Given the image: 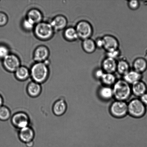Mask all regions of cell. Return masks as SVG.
I'll use <instances>...</instances> for the list:
<instances>
[{"mask_svg": "<svg viewBox=\"0 0 147 147\" xmlns=\"http://www.w3.org/2000/svg\"><path fill=\"white\" fill-rule=\"evenodd\" d=\"M12 114L11 110L5 106H3L0 107V121L5 122L11 119Z\"/></svg>", "mask_w": 147, "mask_h": 147, "instance_id": "484cf974", "label": "cell"}, {"mask_svg": "<svg viewBox=\"0 0 147 147\" xmlns=\"http://www.w3.org/2000/svg\"><path fill=\"white\" fill-rule=\"evenodd\" d=\"M26 17L36 25L42 21L43 16L42 13L39 9L34 8L29 10Z\"/></svg>", "mask_w": 147, "mask_h": 147, "instance_id": "ac0fdd59", "label": "cell"}, {"mask_svg": "<svg viewBox=\"0 0 147 147\" xmlns=\"http://www.w3.org/2000/svg\"><path fill=\"white\" fill-rule=\"evenodd\" d=\"M11 121L14 127L19 129L30 126L29 116L25 112L22 111L11 112Z\"/></svg>", "mask_w": 147, "mask_h": 147, "instance_id": "8992f818", "label": "cell"}, {"mask_svg": "<svg viewBox=\"0 0 147 147\" xmlns=\"http://www.w3.org/2000/svg\"><path fill=\"white\" fill-rule=\"evenodd\" d=\"M78 38L83 40L90 38L93 34V28L88 22L82 20L76 24V27Z\"/></svg>", "mask_w": 147, "mask_h": 147, "instance_id": "52a82bcc", "label": "cell"}, {"mask_svg": "<svg viewBox=\"0 0 147 147\" xmlns=\"http://www.w3.org/2000/svg\"><path fill=\"white\" fill-rule=\"evenodd\" d=\"M111 114L115 118L121 119L128 114V103L124 101L115 100L109 107Z\"/></svg>", "mask_w": 147, "mask_h": 147, "instance_id": "5b68a950", "label": "cell"}, {"mask_svg": "<svg viewBox=\"0 0 147 147\" xmlns=\"http://www.w3.org/2000/svg\"><path fill=\"white\" fill-rule=\"evenodd\" d=\"M50 51L48 47L44 45L38 46L34 49L33 59L36 62H44L48 59Z\"/></svg>", "mask_w": 147, "mask_h": 147, "instance_id": "9c48e42d", "label": "cell"}, {"mask_svg": "<svg viewBox=\"0 0 147 147\" xmlns=\"http://www.w3.org/2000/svg\"><path fill=\"white\" fill-rule=\"evenodd\" d=\"M98 94L103 100H109L113 98V89L110 86H102L99 89Z\"/></svg>", "mask_w": 147, "mask_h": 147, "instance_id": "ffe728a7", "label": "cell"}, {"mask_svg": "<svg viewBox=\"0 0 147 147\" xmlns=\"http://www.w3.org/2000/svg\"><path fill=\"white\" fill-rule=\"evenodd\" d=\"M50 23L55 32L65 29L67 28L68 22L66 17L59 14L54 17Z\"/></svg>", "mask_w": 147, "mask_h": 147, "instance_id": "7c38bea8", "label": "cell"}, {"mask_svg": "<svg viewBox=\"0 0 147 147\" xmlns=\"http://www.w3.org/2000/svg\"><path fill=\"white\" fill-rule=\"evenodd\" d=\"M117 66L116 60L107 57L102 63V69L106 73L113 74L116 71Z\"/></svg>", "mask_w": 147, "mask_h": 147, "instance_id": "9a60e30c", "label": "cell"}, {"mask_svg": "<svg viewBox=\"0 0 147 147\" xmlns=\"http://www.w3.org/2000/svg\"><path fill=\"white\" fill-rule=\"evenodd\" d=\"M139 1H128V5L129 8L132 10H136L138 9L140 7Z\"/></svg>", "mask_w": 147, "mask_h": 147, "instance_id": "f546056e", "label": "cell"}, {"mask_svg": "<svg viewBox=\"0 0 147 147\" xmlns=\"http://www.w3.org/2000/svg\"><path fill=\"white\" fill-rule=\"evenodd\" d=\"M36 24L31 20L26 17L22 20V26L25 31L27 32L33 31Z\"/></svg>", "mask_w": 147, "mask_h": 147, "instance_id": "4316f807", "label": "cell"}, {"mask_svg": "<svg viewBox=\"0 0 147 147\" xmlns=\"http://www.w3.org/2000/svg\"><path fill=\"white\" fill-rule=\"evenodd\" d=\"M67 109V103L63 96L62 89V96L55 102L53 106V111L55 116H63L66 113Z\"/></svg>", "mask_w": 147, "mask_h": 147, "instance_id": "30bf717a", "label": "cell"}, {"mask_svg": "<svg viewBox=\"0 0 147 147\" xmlns=\"http://www.w3.org/2000/svg\"><path fill=\"white\" fill-rule=\"evenodd\" d=\"M10 50L9 47L5 45H0V59H3L9 54Z\"/></svg>", "mask_w": 147, "mask_h": 147, "instance_id": "83f0119b", "label": "cell"}, {"mask_svg": "<svg viewBox=\"0 0 147 147\" xmlns=\"http://www.w3.org/2000/svg\"><path fill=\"white\" fill-rule=\"evenodd\" d=\"M107 57L116 60L120 55V51L119 49L114 50V51L108 52Z\"/></svg>", "mask_w": 147, "mask_h": 147, "instance_id": "4dcf8cb0", "label": "cell"}, {"mask_svg": "<svg viewBox=\"0 0 147 147\" xmlns=\"http://www.w3.org/2000/svg\"><path fill=\"white\" fill-rule=\"evenodd\" d=\"M33 31L37 38L43 41L51 39L55 32L50 23L43 21L36 24Z\"/></svg>", "mask_w": 147, "mask_h": 147, "instance_id": "3957f363", "label": "cell"}, {"mask_svg": "<svg viewBox=\"0 0 147 147\" xmlns=\"http://www.w3.org/2000/svg\"><path fill=\"white\" fill-rule=\"evenodd\" d=\"M105 72L102 69H98L95 71L94 75L95 77L98 79H101Z\"/></svg>", "mask_w": 147, "mask_h": 147, "instance_id": "1f68e13d", "label": "cell"}, {"mask_svg": "<svg viewBox=\"0 0 147 147\" xmlns=\"http://www.w3.org/2000/svg\"><path fill=\"white\" fill-rule=\"evenodd\" d=\"M132 93L135 96L140 97L147 92V86L146 84L142 80L139 81L131 86Z\"/></svg>", "mask_w": 147, "mask_h": 147, "instance_id": "2e32d148", "label": "cell"}, {"mask_svg": "<svg viewBox=\"0 0 147 147\" xmlns=\"http://www.w3.org/2000/svg\"><path fill=\"white\" fill-rule=\"evenodd\" d=\"M101 80L105 86H111L114 84L116 79L113 74L105 73Z\"/></svg>", "mask_w": 147, "mask_h": 147, "instance_id": "d4e9b609", "label": "cell"}, {"mask_svg": "<svg viewBox=\"0 0 147 147\" xmlns=\"http://www.w3.org/2000/svg\"><path fill=\"white\" fill-rule=\"evenodd\" d=\"M8 21V18L5 13L0 12V27L6 25Z\"/></svg>", "mask_w": 147, "mask_h": 147, "instance_id": "f1b7e54d", "label": "cell"}, {"mask_svg": "<svg viewBox=\"0 0 147 147\" xmlns=\"http://www.w3.org/2000/svg\"><path fill=\"white\" fill-rule=\"evenodd\" d=\"M26 146L27 147H32L34 145V141L32 142H28V143H25Z\"/></svg>", "mask_w": 147, "mask_h": 147, "instance_id": "d590c367", "label": "cell"}, {"mask_svg": "<svg viewBox=\"0 0 147 147\" xmlns=\"http://www.w3.org/2000/svg\"><path fill=\"white\" fill-rule=\"evenodd\" d=\"M94 41L96 48L99 49L103 48V42L102 38H98L97 39Z\"/></svg>", "mask_w": 147, "mask_h": 147, "instance_id": "d6a6232c", "label": "cell"}, {"mask_svg": "<svg viewBox=\"0 0 147 147\" xmlns=\"http://www.w3.org/2000/svg\"><path fill=\"white\" fill-rule=\"evenodd\" d=\"M129 63L126 60H120L117 62L116 71L123 76L130 71Z\"/></svg>", "mask_w": 147, "mask_h": 147, "instance_id": "cb8c5ba5", "label": "cell"}, {"mask_svg": "<svg viewBox=\"0 0 147 147\" xmlns=\"http://www.w3.org/2000/svg\"><path fill=\"white\" fill-rule=\"evenodd\" d=\"M63 34L64 38L69 42L74 41L79 38L76 28L73 27H67L64 30Z\"/></svg>", "mask_w": 147, "mask_h": 147, "instance_id": "7402d4cb", "label": "cell"}, {"mask_svg": "<svg viewBox=\"0 0 147 147\" xmlns=\"http://www.w3.org/2000/svg\"><path fill=\"white\" fill-rule=\"evenodd\" d=\"M139 98L145 106H147V92L142 95Z\"/></svg>", "mask_w": 147, "mask_h": 147, "instance_id": "836d02e7", "label": "cell"}, {"mask_svg": "<svg viewBox=\"0 0 147 147\" xmlns=\"http://www.w3.org/2000/svg\"><path fill=\"white\" fill-rule=\"evenodd\" d=\"M4 69L9 73H14L21 66L19 57L15 54H10L3 60Z\"/></svg>", "mask_w": 147, "mask_h": 147, "instance_id": "ba28073f", "label": "cell"}, {"mask_svg": "<svg viewBox=\"0 0 147 147\" xmlns=\"http://www.w3.org/2000/svg\"><path fill=\"white\" fill-rule=\"evenodd\" d=\"M82 47L84 51L88 54L94 52L96 48L95 41L91 38L83 40Z\"/></svg>", "mask_w": 147, "mask_h": 147, "instance_id": "603a6c76", "label": "cell"}, {"mask_svg": "<svg viewBox=\"0 0 147 147\" xmlns=\"http://www.w3.org/2000/svg\"><path fill=\"white\" fill-rule=\"evenodd\" d=\"M123 77L124 80L132 85L136 82L142 80V74L137 72L135 70H130Z\"/></svg>", "mask_w": 147, "mask_h": 147, "instance_id": "d6986e66", "label": "cell"}, {"mask_svg": "<svg viewBox=\"0 0 147 147\" xmlns=\"http://www.w3.org/2000/svg\"><path fill=\"white\" fill-rule=\"evenodd\" d=\"M14 77L18 81L24 82L30 78V69L25 66H21L14 73Z\"/></svg>", "mask_w": 147, "mask_h": 147, "instance_id": "e0dca14e", "label": "cell"}, {"mask_svg": "<svg viewBox=\"0 0 147 147\" xmlns=\"http://www.w3.org/2000/svg\"><path fill=\"white\" fill-rule=\"evenodd\" d=\"M113 86V97L116 100L126 101L132 94L131 85L123 79L116 81Z\"/></svg>", "mask_w": 147, "mask_h": 147, "instance_id": "7a4b0ae2", "label": "cell"}, {"mask_svg": "<svg viewBox=\"0 0 147 147\" xmlns=\"http://www.w3.org/2000/svg\"><path fill=\"white\" fill-rule=\"evenodd\" d=\"M4 99L3 96L0 94V107L3 106L4 105Z\"/></svg>", "mask_w": 147, "mask_h": 147, "instance_id": "e575fe53", "label": "cell"}, {"mask_svg": "<svg viewBox=\"0 0 147 147\" xmlns=\"http://www.w3.org/2000/svg\"><path fill=\"white\" fill-rule=\"evenodd\" d=\"M134 70L142 74L146 71L147 69V61L142 57L137 58L134 61L133 64Z\"/></svg>", "mask_w": 147, "mask_h": 147, "instance_id": "44dd1931", "label": "cell"}, {"mask_svg": "<svg viewBox=\"0 0 147 147\" xmlns=\"http://www.w3.org/2000/svg\"><path fill=\"white\" fill-rule=\"evenodd\" d=\"M42 90L41 84L32 80L30 81L27 86V93L31 97H38L41 94Z\"/></svg>", "mask_w": 147, "mask_h": 147, "instance_id": "5bb4252c", "label": "cell"}, {"mask_svg": "<svg viewBox=\"0 0 147 147\" xmlns=\"http://www.w3.org/2000/svg\"><path fill=\"white\" fill-rule=\"evenodd\" d=\"M18 137L22 142L24 143L32 142L35 136V132L31 126L23 128L19 130Z\"/></svg>", "mask_w": 147, "mask_h": 147, "instance_id": "4fadbf2b", "label": "cell"}, {"mask_svg": "<svg viewBox=\"0 0 147 147\" xmlns=\"http://www.w3.org/2000/svg\"><path fill=\"white\" fill-rule=\"evenodd\" d=\"M32 80L42 84L47 82L50 76L49 66L44 62H36L30 69Z\"/></svg>", "mask_w": 147, "mask_h": 147, "instance_id": "6da1fadb", "label": "cell"}, {"mask_svg": "<svg viewBox=\"0 0 147 147\" xmlns=\"http://www.w3.org/2000/svg\"><path fill=\"white\" fill-rule=\"evenodd\" d=\"M128 114L135 118H140L144 116L146 112V106L140 99L135 98L128 103Z\"/></svg>", "mask_w": 147, "mask_h": 147, "instance_id": "277c9868", "label": "cell"}, {"mask_svg": "<svg viewBox=\"0 0 147 147\" xmlns=\"http://www.w3.org/2000/svg\"><path fill=\"white\" fill-rule=\"evenodd\" d=\"M103 42V48L107 52L119 49V42L113 36L106 35L102 37Z\"/></svg>", "mask_w": 147, "mask_h": 147, "instance_id": "8fae6325", "label": "cell"}]
</instances>
